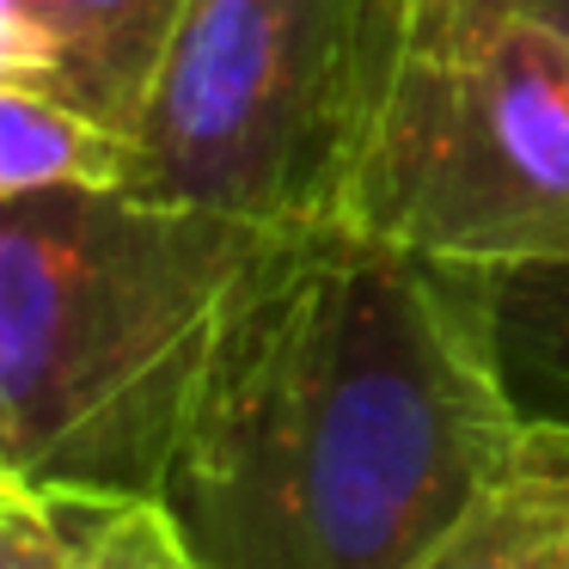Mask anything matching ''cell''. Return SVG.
I'll use <instances>...</instances> for the list:
<instances>
[{
  "instance_id": "6da1fadb",
  "label": "cell",
  "mask_w": 569,
  "mask_h": 569,
  "mask_svg": "<svg viewBox=\"0 0 569 569\" xmlns=\"http://www.w3.org/2000/svg\"><path fill=\"white\" fill-rule=\"evenodd\" d=\"M520 435L490 270L295 227L227 300L160 508L202 569H417Z\"/></svg>"
},
{
  "instance_id": "7a4b0ae2",
  "label": "cell",
  "mask_w": 569,
  "mask_h": 569,
  "mask_svg": "<svg viewBox=\"0 0 569 569\" xmlns=\"http://www.w3.org/2000/svg\"><path fill=\"white\" fill-rule=\"evenodd\" d=\"M263 227L141 190L0 197V478L160 502Z\"/></svg>"
},
{
  "instance_id": "3957f363",
  "label": "cell",
  "mask_w": 569,
  "mask_h": 569,
  "mask_svg": "<svg viewBox=\"0 0 569 569\" xmlns=\"http://www.w3.org/2000/svg\"><path fill=\"white\" fill-rule=\"evenodd\" d=\"M343 227L422 258H569V50L532 0H392Z\"/></svg>"
},
{
  "instance_id": "277c9868",
  "label": "cell",
  "mask_w": 569,
  "mask_h": 569,
  "mask_svg": "<svg viewBox=\"0 0 569 569\" xmlns=\"http://www.w3.org/2000/svg\"><path fill=\"white\" fill-rule=\"evenodd\" d=\"M392 0H190L136 129L141 197L343 227Z\"/></svg>"
},
{
  "instance_id": "5b68a950",
  "label": "cell",
  "mask_w": 569,
  "mask_h": 569,
  "mask_svg": "<svg viewBox=\"0 0 569 569\" xmlns=\"http://www.w3.org/2000/svg\"><path fill=\"white\" fill-rule=\"evenodd\" d=\"M190 0H0V87L87 111L136 141Z\"/></svg>"
},
{
  "instance_id": "8992f818",
  "label": "cell",
  "mask_w": 569,
  "mask_h": 569,
  "mask_svg": "<svg viewBox=\"0 0 569 569\" xmlns=\"http://www.w3.org/2000/svg\"><path fill=\"white\" fill-rule=\"evenodd\" d=\"M417 569H569V429L527 422L508 471Z\"/></svg>"
},
{
  "instance_id": "52a82bcc",
  "label": "cell",
  "mask_w": 569,
  "mask_h": 569,
  "mask_svg": "<svg viewBox=\"0 0 569 569\" xmlns=\"http://www.w3.org/2000/svg\"><path fill=\"white\" fill-rule=\"evenodd\" d=\"M490 331L520 422L569 429V258L490 270Z\"/></svg>"
},
{
  "instance_id": "ba28073f",
  "label": "cell",
  "mask_w": 569,
  "mask_h": 569,
  "mask_svg": "<svg viewBox=\"0 0 569 569\" xmlns=\"http://www.w3.org/2000/svg\"><path fill=\"white\" fill-rule=\"evenodd\" d=\"M136 141L62 99L0 87V197L31 190H129Z\"/></svg>"
},
{
  "instance_id": "9c48e42d",
  "label": "cell",
  "mask_w": 569,
  "mask_h": 569,
  "mask_svg": "<svg viewBox=\"0 0 569 569\" xmlns=\"http://www.w3.org/2000/svg\"><path fill=\"white\" fill-rule=\"evenodd\" d=\"M117 502L43 496L0 478V569H87V539Z\"/></svg>"
},
{
  "instance_id": "30bf717a",
  "label": "cell",
  "mask_w": 569,
  "mask_h": 569,
  "mask_svg": "<svg viewBox=\"0 0 569 569\" xmlns=\"http://www.w3.org/2000/svg\"><path fill=\"white\" fill-rule=\"evenodd\" d=\"M87 569H202V563L184 551V539H178L160 502H129V508H104V520L92 527Z\"/></svg>"
},
{
  "instance_id": "8fae6325",
  "label": "cell",
  "mask_w": 569,
  "mask_h": 569,
  "mask_svg": "<svg viewBox=\"0 0 569 569\" xmlns=\"http://www.w3.org/2000/svg\"><path fill=\"white\" fill-rule=\"evenodd\" d=\"M532 7H539V19L563 38V50H569V0H532Z\"/></svg>"
}]
</instances>
